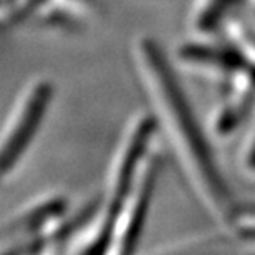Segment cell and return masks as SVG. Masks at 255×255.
Wrapping results in <instances>:
<instances>
[{
    "label": "cell",
    "instance_id": "cell-4",
    "mask_svg": "<svg viewBox=\"0 0 255 255\" xmlns=\"http://www.w3.org/2000/svg\"><path fill=\"white\" fill-rule=\"evenodd\" d=\"M177 57L184 65L201 73L211 75L217 80H226V83L251 63L236 45L224 47V45H209V43H187L177 52Z\"/></svg>",
    "mask_w": 255,
    "mask_h": 255
},
{
    "label": "cell",
    "instance_id": "cell-2",
    "mask_svg": "<svg viewBox=\"0 0 255 255\" xmlns=\"http://www.w3.org/2000/svg\"><path fill=\"white\" fill-rule=\"evenodd\" d=\"M53 98L52 81L38 78L30 83L10 115L2 131V177L7 179L17 169L23 154L32 144Z\"/></svg>",
    "mask_w": 255,
    "mask_h": 255
},
{
    "label": "cell",
    "instance_id": "cell-5",
    "mask_svg": "<svg viewBox=\"0 0 255 255\" xmlns=\"http://www.w3.org/2000/svg\"><path fill=\"white\" fill-rule=\"evenodd\" d=\"M244 164L249 171H255V125L251 131V136L247 139L246 152H244Z\"/></svg>",
    "mask_w": 255,
    "mask_h": 255
},
{
    "label": "cell",
    "instance_id": "cell-3",
    "mask_svg": "<svg viewBox=\"0 0 255 255\" xmlns=\"http://www.w3.org/2000/svg\"><path fill=\"white\" fill-rule=\"evenodd\" d=\"M159 166L161 161L157 159L156 154L147 156L144 166H142L139 176H137L134 187H132L126 202L121 207L111 252L131 254L136 251V246L139 242L142 227H144L146 222L152 192H154Z\"/></svg>",
    "mask_w": 255,
    "mask_h": 255
},
{
    "label": "cell",
    "instance_id": "cell-1",
    "mask_svg": "<svg viewBox=\"0 0 255 255\" xmlns=\"http://www.w3.org/2000/svg\"><path fill=\"white\" fill-rule=\"evenodd\" d=\"M131 63L187 191L214 224L229 229L236 207L232 194L164 50L151 37H139L131 45Z\"/></svg>",
    "mask_w": 255,
    "mask_h": 255
}]
</instances>
